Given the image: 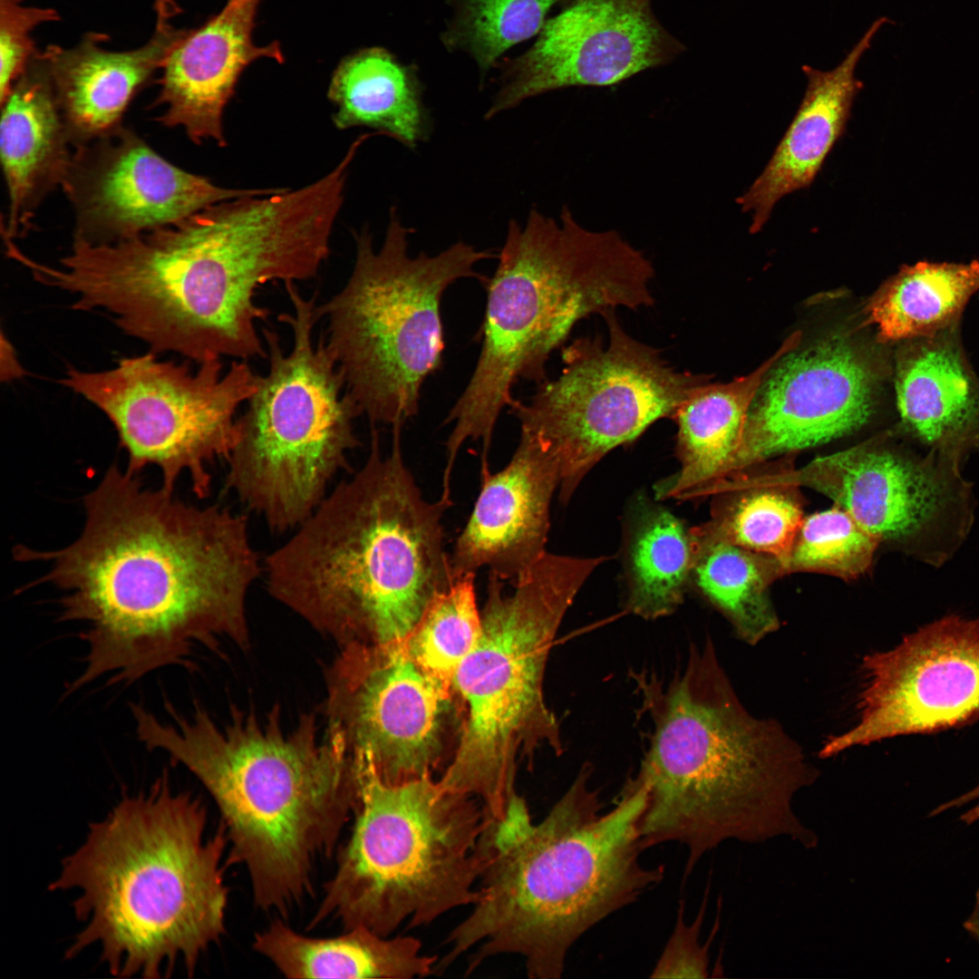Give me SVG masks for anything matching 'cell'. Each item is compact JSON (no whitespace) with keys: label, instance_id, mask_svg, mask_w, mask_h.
Listing matches in <instances>:
<instances>
[{"label":"cell","instance_id":"obj_1","mask_svg":"<svg viewBox=\"0 0 979 979\" xmlns=\"http://www.w3.org/2000/svg\"><path fill=\"white\" fill-rule=\"evenodd\" d=\"M83 508L70 545L15 550L49 564L43 581L63 592L62 618L83 627L84 667L71 689L132 683L216 638L248 645L247 596L262 567L245 516L145 488L115 464Z\"/></svg>","mask_w":979,"mask_h":979},{"label":"cell","instance_id":"obj_2","mask_svg":"<svg viewBox=\"0 0 979 979\" xmlns=\"http://www.w3.org/2000/svg\"><path fill=\"white\" fill-rule=\"evenodd\" d=\"M354 159L300 189L218 202L133 239L119 273L131 333L198 363L267 357L257 326L270 312L256 292L317 276Z\"/></svg>","mask_w":979,"mask_h":979},{"label":"cell","instance_id":"obj_3","mask_svg":"<svg viewBox=\"0 0 979 979\" xmlns=\"http://www.w3.org/2000/svg\"><path fill=\"white\" fill-rule=\"evenodd\" d=\"M589 780V768L581 770L538 824L528 809L485 821L480 897L450 933L451 949L437 970L479 945L467 973L512 954L524 957L528 977L559 978L583 934L660 884L664 867L640 860L645 786L630 780L615 807L602 812Z\"/></svg>","mask_w":979,"mask_h":979},{"label":"cell","instance_id":"obj_4","mask_svg":"<svg viewBox=\"0 0 979 979\" xmlns=\"http://www.w3.org/2000/svg\"><path fill=\"white\" fill-rule=\"evenodd\" d=\"M393 427L383 456L372 426L363 467L326 494L265 559L269 594L339 645L404 644L455 582L441 523L449 508L424 499Z\"/></svg>","mask_w":979,"mask_h":979},{"label":"cell","instance_id":"obj_5","mask_svg":"<svg viewBox=\"0 0 979 979\" xmlns=\"http://www.w3.org/2000/svg\"><path fill=\"white\" fill-rule=\"evenodd\" d=\"M206 829L204 805L172 790L167 776L92 822L49 885L74 892L82 926L65 957L96 946L115 977L164 978L179 962L194 973L225 932L228 895L226 829L213 836Z\"/></svg>","mask_w":979,"mask_h":979},{"label":"cell","instance_id":"obj_6","mask_svg":"<svg viewBox=\"0 0 979 979\" xmlns=\"http://www.w3.org/2000/svg\"><path fill=\"white\" fill-rule=\"evenodd\" d=\"M138 739L188 769L214 799L257 906L286 912L311 891L312 866L330 854L354 814L359 782L345 743L313 714L285 730L239 712L218 725L204 711L162 722L135 705Z\"/></svg>","mask_w":979,"mask_h":979},{"label":"cell","instance_id":"obj_7","mask_svg":"<svg viewBox=\"0 0 979 979\" xmlns=\"http://www.w3.org/2000/svg\"><path fill=\"white\" fill-rule=\"evenodd\" d=\"M654 718L635 777L647 790L644 849L684 845L686 878L704 854L731 839L756 844L786 837L805 848L818 846L793 808L818 771L776 722L744 709L712 644L690 654Z\"/></svg>","mask_w":979,"mask_h":979},{"label":"cell","instance_id":"obj_8","mask_svg":"<svg viewBox=\"0 0 979 979\" xmlns=\"http://www.w3.org/2000/svg\"><path fill=\"white\" fill-rule=\"evenodd\" d=\"M654 267L617 231L582 226L567 207L558 218L531 208L524 225L510 219L496 270L486 280L481 351L450 410L446 468L461 446L482 443L488 461L499 416L518 379L542 383L551 353L574 325L593 315L654 305Z\"/></svg>","mask_w":979,"mask_h":979},{"label":"cell","instance_id":"obj_9","mask_svg":"<svg viewBox=\"0 0 979 979\" xmlns=\"http://www.w3.org/2000/svg\"><path fill=\"white\" fill-rule=\"evenodd\" d=\"M607 557L546 552L505 594L490 573L477 645L452 686L467 718L454 757L439 780L446 790L479 798L484 813L502 820L519 799L516 758L539 744L561 751L543 679L554 636L579 590Z\"/></svg>","mask_w":979,"mask_h":979},{"label":"cell","instance_id":"obj_10","mask_svg":"<svg viewBox=\"0 0 979 979\" xmlns=\"http://www.w3.org/2000/svg\"><path fill=\"white\" fill-rule=\"evenodd\" d=\"M354 763V829L311 925L333 918L347 930L363 927L388 937L406 919L415 927L474 905L482 807L431 776L391 784L365 761Z\"/></svg>","mask_w":979,"mask_h":979},{"label":"cell","instance_id":"obj_11","mask_svg":"<svg viewBox=\"0 0 979 979\" xmlns=\"http://www.w3.org/2000/svg\"><path fill=\"white\" fill-rule=\"evenodd\" d=\"M412 232L395 207L378 250L367 228L354 232L347 282L316 307L346 393L372 426L404 423L418 413L422 386L442 363V296L460 279H484L477 264L496 257L463 241L412 257Z\"/></svg>","mask_w":979,"mask_h":979},{"label":"cell","instance_id":"obj_12","mask_svg":"<svg viewBox=\"0 0 979 979\" xmlns=\"http://www.w3.org/2000/svg\"><path fill=\"white\" fill-rule=\"evenodd\" d=\"M285 288L292 312L278 321L291 329L293 346L286 354L275 331L262 330L269 367L237 419L225 482L276 532L296 528L312 514L361 444L354 428L361 412L325 334L314 340L316 298L304 297L293 282Z\"/></svg>","mask_w":979,"mask_h":979},{"label":"cell","instance_id":"obj_13","mask_svg":"<svg viewBox=\"0 0 979 979\" xmlns=\"http://www.w3.org/2000/svg\"><path fill=\"white\" fill-rule=\"evenodd\" d=\"M606 343L579 338L563 350L558 377L538 383L511 412L520 435L548 451L559 467V500L566 505L587 473L612 450L638 438L663 418L673 419L704 375L677 372L659 350L629 335L615 310L602 315Z\"/></svg>","mask_w":979,"mask_h":979},{"label":"cell","instance_id":"obj_14","mask_svg":"<svg viewBox=\"0 0 979 979\" xmlns=\"http://www.w3.org/2000/svg\"><path fill=\"white\" fill-rule=\"evenodd\" d=\"M257 374L245 360L223 370L221 359L199 363L160 361L150 352L122 358L109 370L71 368L60 383L100 409L116 429L138 475L154 466L173 492L188 476L195 495L210 493L209 465L227 459L238 438L237 412L256 392Z\"/></svg>","mask_w":979,"mask_h":979},{"label":"cell","instance_id":"obj_15","mask_svg":"<svg viewBox=\"0 0 979 979\" xmlns=\"http://www.w3.org/2000/svg\"><path fill=\"white\" fill-rule=\"evenodd\" d=\"M450 688L423 671L404 644H351L326 674L328 732L385 782L431 776Z\"/></svg>","mask_w":979,"mask_h":979},{"label":"cell","instance_id":"obj_16","mask_svg":"<svg viewBox=\"0 0 979 979\" xmlns=\"http://www.w3.org/2000/svg\"><path fill=\"white\" fill-rule=\"evenodd\" d=\"M960 465L935 451L925 457L866 442L796 470L800 486L830 498L881 541H896L938 564L966 535L971 487Z\"/></svg>","mask_w":979,"mask_h":979},{"label":"cell","instance_id":"obj_17","mask_svg":"<svg viewBox=\"0 0 979 979\" xmlns=\"http://www.w3.org/2000/svg\"><path fill=\"white\" fill-rule=\"evenodd\" d=\"M858 720L829 738L819 756L854 746L931 733L979 718V620L948 616L862 662Z\"/></svg>","mask_w":979,"mask_h":979},{"label":"cell","instance_id":"obj_18","mask_svg":"<svg viewBox=\"0 0 979 979\" xmlns=\"http://www.w3.org/2000/svg\"><path fill=\"white\" fill-rule=\"evenodd\" d=\"M652 0H570L512 61L485 118L548 92L611 86L671 63L683 44L656 19Z\"/></svg>","mask_w":979,"mask_h":979},{"label":"cell","instance_id":"obj_19","mask_svg":"<svg viewBox=\"0 0 979 979\" xmlns=\"http://www.w3.org/2000/svg\"><path fill=\"white\" fill-rule=\"evenodd\" d=\"M794 350L761 383L728 478L774 456L848 434L868 422L878 376L866 356L839 337Z\"/></svg>","mask_w":979,"mask_h":979},{"label":"cell","instance_id":"obj_20","mask_svg":"<svg viewBox=\"0 0 979 979\" xmlns=\"http://www.w3.org/2000/svg\"><path fill=\"white\" fill-rule=\"evenodd\" d=\"M79 148L62 185L77 215L75 237L92 243L125 239L228 199L281 189H228L188 172L128 131Z\"/></svg>","mask_w":979,"mask_h":979},{"label":"cell","instance_id":"obj_21","mask_svg":"<svg viewBox=\"0 0 979 979\" xmlns=\"http://www.w3.org/2000/svg\"><path fill=\"white\" fill-rule=\"evenodd\" d=\"M481 489L451 557L454 580L487 567L514 584L546 552L552 497L560 483L556 459L520 435L501 470L481 472Z\"/></svg>","mask_w":979,"mask_h":979},{"label":"cell","instance_id":"obj_22","mask_svg":"<svg viewBox=\"0 0 979 979\" xmlns=\"http://www.w3.org/2000/svg\"><path fill=\"white\" fill-rule=\"evenodd\" d=\"M260 0H228L200 27L185 31L162 66L156 103L165 106L159 121L180 126L195 143L212 140L226 146L224 110L243 71L261 58L284 62L279 44L253 40Z\"/></svg>","mask_w":979,"mask_h":979},{"label":"cell","instance_id":"obj_23","mask_svg":"<svg viewBox=\"0 0 979 979\" xmlns=\"http://www.w3.org/2000/svg\"><path fill=\"white\" fill-rule=\"evenodd\" d=\"M884 23L886 18L875 21L835 69L802 66L808 85L797 113L764 170L737 199L743 211L752 213L751 233L762 228L779 199L813 182L845 131L853 101L863 88L855 70Z\"/></svg>","mask_w":979,"mask_h":979},{"label":"cell","instance_id":"obj_24","mask_svg":"<svg viewBox=\"0 0 979 979\" xmlns=\"http://www.w3.org/2000/svg\"><path fill=\"white\" fill-rule=\"evenodd\" d=\"M912 340L897 363L902 422L931 451L961 463L979 442V380L955 327Z\"/></svg>","mask_w":979,"mask_h":979},{"label":"cell","instance_id":"obj_25","mask_svg":"<svg viewBox=\"0 0 979 979\" xmlns=\"http://www.w3.org/2000/svg\"><path fill=\"white\" fill-rule=\"evenodd\" d=\"M184 30H155L134 50L114 52L91 34L73 48L49 45L43 62L69 132L100 138L116 129L133 95L163 63Z\"/></svg>","mask_w":979,"mask_h":979},{"label":"cell","instance_id":"obj_26","mask_svg":"<svg viewBox=\"0 0 979 979\" xmlns=\"http://www.w3.org/2000/svg\"><path fill=\"white\" fill-rule=\"evenodd\" d=\"M2 106L0 151L9 195L2 234L14 238L29 229L46 191L63 183L73 156L67 150L68 129L38 54Z\"/></svg>","mask_w":979,"mask_h":979},{"label":"cell","instance_id":"obj_27","mask_svg":"<svg viewBox=\"0 0 979 979\" xmlns=\"http://www.w3.org/2000/svg\"><path fill=\"white\" fill-rule=\"evenodd\" d=\"M795 333L750 374L727 383L698 387L674 413L678 470L654 487L655 500H693L710 496L731 474L751 406L772 365L795 349Z\"/></svg>","mask_w":979,"mask_h":979},{"label":"cell","instance_id":"obj_28","mask_svg":"<svg viewBox=\"0 0 979 979\" xmlns=\"http://www.w3.org/2000/svg\"><path fill=\"white\" fill-rule=\"evenodd\" d=\"M254 949L287 978L423 977L434 972L436 956L421 955L412 936L387 938L363 927L345 935L315 938L276 920L256 934Z\"/></svg>","mask_w":979,"mask_h":979},{"label":"cell","instance_id":"obj_29","mask_svg":"<svg viewBox=\"0 0 979 979\" xmlns=\"http://www.w3.org/2000/svg\"><path fill=\"white\" fill-rule=\"evenodd\" d=\"M327 96L336 106L333 121L340 130L369 127L410 149L427 138L428 114L416 73L383 48L344 58Z\"/></svg>","mask_w":979,"mask_h":979},{"label":"cell","instance_id":"obj_30","mask_svg":"<svg viewBox=\"0 0 979 979\" xmlns=\"http://www.w3.org/2000/svg\"><path fill=\"white\" fill-rule=\"evenodd\" d=\"M692 528L658 502L637 496L623 545L626 608L645 619L673 614L691 587Z\"/></svg>","mask_w":979,"mask_h":979},{"label":"cell","instance_id":"obj_31","mask_svg":"<svg viewBox=\"0 0 979 979\" xmlns=\"http://www.w3.org/2000/svg\"><path fill=\"white\" fill-rule=\"evenodd\" d=\"M800 486L790 459L749 467L713 490L707 524L731 543L772 556L784 567L804 519Z\"/></svg>","mask_w":979,"mask_h":979},{"label":"cell","instance_id":"obj_32","mask_svg":"<svg viewBox=\"0 0 979 979\" xmlns=\"http://www.w3.org/2000/svg\"><path fill=\"white\" fill-rule=\"evenodd\" d=\"M694 587L750 645L780 627L769 587L786 574L782 562L737 546L716 534L707 522L692 527Z\"/></svg>","mask_w":979,"mask_h":979},{"label":"cell","instance_id":"obj_33","mask_svg":"<svg viewBox=\"0 0 979 979\" xmlns=\"http://www.w3.org/2000/svg\"><path fill=\"white\" fill-rule=\"evenodd\" d=\"M979 290V261L904 266L869 300L866 312L882 342L935 335L956 326Z\"/></svg>","mask_w":979,"mask_h":979},{"label":"cell","instance_id":"obj_34","mask_svg":"<svg viewBox=\"0 0 979 979\" xmlns=\"http://www.w3.org/2000/svg\"><path fill=\"white\" fill-rule=\"evenodd\" d=\"M474 578L468 574L436 596L404 643L414 662L449 687L481 634Z\"/></svg>","mask_w":979,"mask_h":979},{"label":"cell","instance_id":"obj_35","mask_svg":"<svg viewBox=\"0 0 979 979\" xmlns=\"http://www.w3.org/2000/svg\"><path fill=\"white\" fill-rule=\"evenodd\" d=\"M564 0H451L454 16L443 42L487 72L513 45L538 34L551 7Z\"/></svg>","mask_w":979,"mask_h":979},{"label":"cell","instance_id":"obj_36","mask_svg":"<svg viewBox=\"0 0 979 979\" xmlns=\"http://www.w3.org/2000/svg\"><path fill=\"white\" fill-rule=\"evenodd\" d=\"M880 542L835 505L803 519L784 569L786 574L813 572L855 579L870 567Z\"/></svg>","mask_w":979,"mask_h":979},{"label":"cell","instance_id":"obj_37","mask_svg":"<svg viewBox=\"0 0 979 979\" xmlns=\"http://www.w3.org/2000/svg\"><path fill=\"white\" fill-rule=\"evenodd\" d=\"M57 20L59 14L53 8L27 6L24 0H0L1 103L36 55L34 29Z\"/></svg>","mask_w":979,"mask_h":979},{"label":"cell","instance_id":"obj_38","mask_svg":"<svg viewBox=\"0 0 979 979\" xmlns=\"http://www.w3.org/2000/svg\"><path fill=\"white\" fill-rule=\"evenodd\" d=\"M708 885L699 913L690 925L683 920V905L679 908L677 921L653 973V978H707L709 977V948L719 929L716 920L707 942L701 945L700 930L703 923L708 894Z\"/></svg>","mask_w":979,"mask_h":979},{"label":"cell","instance_id":"obj_39","mask_svg":"<svg viewBox=\"0 0 979 979\" xmlns=\"http://www.w3.org/2000/svg\"><path fill=\"white\" fill-rule=\"evenodd\" d=\"M974 801H977V803L959 817L960 821L966 825H971L979 820V783L959 797L939 805L930 811L928 817H935L946 810L961 808L967 803Z\"/></svg>","mask_w":979,"mask_h":979},{"label":"cell","instance_id":"obj_40","mask_svg":"<svg viewBox=\"0 0 979 979\" xmlns=\"http://www.w3.org/2000/svg\"><path fill=\"white\" fill-rule=\"evenodd\" d=\"M24 374V369L20 364L15 349L10 344L9 340L5 337L4 333L1 334V379L2 381H12L22 377Z\"/></svg>","mask_w":979,"mask_h":979},{"label":"cell","instance_id":"obj_41","mask_svg":"<svg viewBox=\"0 0 979 979\" xmlns=\"http://www.w3.org/2000/svg\"><path fill=\"white\" fill-rule=\"evenodd\" d=\"M964 929L979 943V889L975 894L973 910L964 922Z\"/></svg>","mask_w":979,"mask_h":979},{"label":"cell","instance_id":"obj_42","mask_svg":"<svg viewBox=\"0 0 979 979\" xmlns=\"http://www.w3.org/2000/svg\"><path fill=\"white\" fill-rule=\"evenodd\" d=\"M155 15L160 19H165L173 15L179 9L175 0H151Z\"/></svg>","mask_w":979,"mask_h":979}]
</instances>
